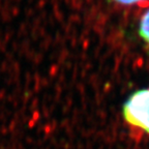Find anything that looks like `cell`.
<instances>
[{"instance_id": "cell-1", "label": "cell", "mask_w": 149, "mask_h": 149, "mask_svg": "<svg viewBox=\"0 0 149 149\" xmlns=\"http://www.w3.org/2000/svg\"><path fill=\"white\" fill-rule=\"evenodd\" d=\"M123 117L135 135H149V88L138 90L127 99Z\"/></svg>"}, {"instance_id": "cell-2", "label": "cell", "mask_w": 149, "mask_h": 149, "mask_svg": "<svg viewBox=\"0 0 149 149\" xmlns=\"http://www.w3.org/2000/svg\"><path fill=\"white\" fill-rule=\"evenodd\" d=\"M139 32L142 38L149 45V10L142 18L141 23H140Z\"/></svg>"}, {"instance_id": "cell-3", "label": "cell", "mask_w": 149, "mask_h": 149, "mask_svg": "<svg viewBox=\"0 0 149 149\" xmlns=\"http://www.w3.org/2000/svg\"><path fill=\"white\" fill-rule=\"evenodd\" d=\"M115 1L122 3V4H133V3L139 2V1H142V0H115Z\"/></svg>"}]
</instances>
